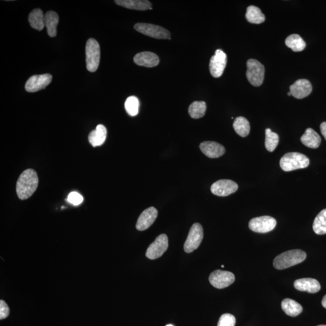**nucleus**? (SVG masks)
<instances>
[{
    "label": "nucleus",
    "mask_w": 326,
    "mask_h": 326,
    "mask_svg": "<svg viewBox=\"0 0 326 326\" xmlns=\"http://www.w3.org/2000/svg\"><path fill=\"white\" fill-rule=\"evenodd\" d=\"M59 16L54 11H49L44 16L45 27H46L48 35L50 37H55L57 35V26Z\"/></svg>",
    "instance_id": "22"
},
{
    "label": "nucleus",
    "mask_w": 326,
    "mask_h": 326,
    "mask_svg": "<svg viewBox=\"0 0 326 326\" xmlns=\"http://www.w3.org/2000/svg\"><path fill=\"white\" fill-rule=\"evenodd\" d=\"M285 44L286 46L292 50V51L296 52H302L306 47L305 41L300 35L297 34L289 36L286 39Z\"/></svg>",
    "instance_id": "27"
},
{
    "label": "nucleus",
    "mask_w": 326,
    "mask_h": 326,
    "mask_svg": "<svg viewBox=\"0 0 326 326\" xmlns=\"http://www.w3.org/2000/svg\"><path fill=\"white\" fill-rule=\"evenodd\" d=\"M134 63L138 66L146 67H154L160 63L159 56L151 52H143L138 53L134 58Z\"/></svg>",
    "instance_id": "17"
},
{
    "label": "nucleus",
    "mask_w": 326,
    "mask_h": 326,
    "mask_svg": "<svg viewBox=\"0 0 326 326\" xmlns=\"http://www.w3.org/2000/svg\"><path fill=\"white\" fill-rule=\"evenodd\" d=\"M158 211L154 207H151L143 211L138 219L136 229L139 231H145L150 228L156 220Z\"/></svg>",
    "instance_id": "14"
},
{
    "label": "nucleus",
    "mask_w": 326,
    "mask_h": 326,
    "mask_svg": "<svg viewBox=\"0 0 326 326\" xmlns=\"http://www.w3.org/2000/svg\"><path fill=\"white\" fill-rule=\"evenodd\" d=\"M322 304L323 307L326 309V295L323 298Z\"/></svg>",
    "instance_id": "36"
},
{
    "label": "nucleus",
    "mask_w": 326,
    "mask_h": 326,
    "mask_svg": "<svg viewBox=\"0 0 326 326\" xmlns=\"http://www.w3.org/2000/svg\"><path fill=\"white\" fill-rule=\"evenodd\" d=\"M320 130H321V133L326 140V122H323L320 125Z\"/></svg>",
    "instance_id": "35"
},
{
    "label": "nucleus",
    "mask_w": 326,
    "mask_h": 326,
    "mask_svg": "<svg viewBox=\"0 0 326 326\" xmlns=\"http://www.w3.org/2000/svg\"><path fill=\"white\" fill-rule=\"evenodd\" d=\"M168 246L167 236L164 234L160 235L148 247L146 256L151 260L157 259L166 251Z\"/></svg>",
    "instance_id": "9"
},
{
    "label": "nucleus",
    "mask_w": 326,
    "mask_h": 326,
    "mask_svg": "<svg viewBox=\"0 0 326 326\" xmlns=\"http://www.w3.org/2000/svg\"><path fill=\"white\" fill-rule=\"evenodd\" d=\"M265 147L267 150L272 153L279 144V135L272 132L271 129L267 128L265 130Z\"/></svg>",
    "instance_id": "30"
},
{
    "label": "nucleus",
    "mask_w": 326,
    "mask_h": 326,
    "mask_svg": "<svg viewBox=\"0 0 326 326\" xmlns=\"http://www.w3.org/2000/svg\"><path fill=\"white\" fill-rule=\"evenodd\" d=\"M166 326H173L172 325H167Z\"/></svg>",
    "instance_id": "38"
},
{
    "label": "nucleus",
    "mask_w": 326,
    "mask_h": 326,
    "mask_svg": "<svg viewBox=\"0 0 326 326\" xmlns=\"http://www.w3.org/2000/svg\"><path fill=\"white\" fill-rule=\"evenodd\" d=\"M52 81V77L50 74L33 75L26 82L25 89L29 92H37L46 88Z\"/></svg>",
    "instance_id": "12"
},
{
    "label": "nucleus",
    "mask_w": 326,
    "mask_h": 326,
    "mask_svg": "<svg viewBox=\"0 0 326 326\" xmlns=\"http://www.w3.org/2000/svg\"><path fill=\"white\" fill-rule=\"evenodd\" d=\"M38 177L34 170L27 169L22 172L16 182V193L21 200H25L32 196L37 189Z\"/></svg>",
    "instance_id": "1"
},
{
    "label": "nucleus",
    "mask_w": 326,
    "mask_h": 326,
    "mask_svg": "<svg viewBox=\"0 0 326 326\" xmlns=\"http://www.w3.org/2000/svg\"><path fill=\"white\" fill-rule=\"evenodd\" d=\"M227 62V55L223 50L218 49L210 59L209 69L213 77L218 78L223 75Z\"/></svg>",
    "instance_id": "11"
},
{
    "label": "nucleus",
    "mask_w": 326,
    "mask_h": 326,
    "mask_svg": "<svg viewBox=\"0 0 326 326\" xmlns=\"http://www.w3.org/2000/svg\"><path fill=\"white\" fill-rule=\"evenodd\" d=\"M276 224V220L274 218L269 216H263L250 220L249 228L255 233H266L272 231Z\"/></svg>",
    "instance_id": "8"
},
{
    "label": "nucleus",
    "mask_w": 326,
    "mask_h": 326,
    "mask_svg": "<svg viewBox=\"0 0 326 326\" xmlns=\"http://www.w3.org/2000/svg\"><path fill=\"white\" fill-rule=\"evenodd\" d=\"M86 69L89 72H95L99 67L100 60L99 44L93 38L89 39L85 47Z\"/></svg>",
    "instance_id": "4"
},
{
    "label": "nucleus",
    "mask_w": 326,
    "mask_h": 326,
    "mask_svg": "<svg viewBox=\"0 0 326 326\" xmlns=\"http://www.w3.org/2000/svg\"><path fill=\"white\" fill-rule=\"evenodd\" d=\"M135 30L150 37L159 39H170V33L163 27L148 23H137Z\"/></svg>",
    "instance_id": "6"
},
{
    "label": "nucleus",
    "mask_w": 326,
    "mask_h": 326,
    "mask_svg": "<svg viewBox=\"0 0 326 326\" xmlns=\"http://www.w3.org/2000/svg\"><path fill=\"white\" fill-rule=\"evenodd\" d=\"M67 201L74 206H79L83 202V198L80 193L77 192H72L69 194Z\"/></svg>",
    "instance_id": "33"
},
{
    "label": "nucleus",
    "mask_w": 326,
    "mask_h": 326,
    "mask_svg": "<svg viewBox=\"0 0 326 326\" xmlns=\"http://www.w3.org/2000/svg\"><path fill=\"white\" fill-rule=\"evenodd\" d=\"M236 319L233 315L224 314L219 319L218 326H235Z\"/></svg>",
    "instance_id": "32"
},
{
    "label": "nucleus",
    "mask_w": 326,
    "mask_h": 326,
    "mask_svg": "<svg viewBox=\"0 0 326 326\" xmlns=\"http://www.w3.org/2000/svg\"><path fill=\"white\" fill-rule=\"evenodd\" d=\"M117 5L129 9L147 10L152 9V4L147 0H116Z\"/></svg>",
    "instance_id": "19"
},
{
    "label": "nucleus",
    "mask_w": 326,
    "mask_h": 326,
    "mask_svg": "<svg viewBox=\"0 0 326 326\" xmlns=\"http://www.w3.org/2000/svg\"><path fill=\"white\" fill-rule=\"evenodd\" d=\"M201 151L210 159H217L226 153L224 146L217 142H204L199 146Z\"/></svg>",
    "instance_id": "16"
},
{
    "label": "nucleus",
    "mask_w": 326,
    "mask_h": 326,
    "mask_svg": "<svg viewBox=\"0 0 326 326\" xmlns=\"http://www.w3.org/2000/svg\"><path fill=\"white\" fill-rule=\"evenodd\" d=\"M107 130L103 125H97L95 130L92 131L88 136V140L93 147L102 145L105 142Z\"/></svg>",
    "instance_id": "21"
},
{
    "label": "nucleus",
    "mask_w": 326,
    "mask_h": 326,
    "mask_svg": "<svg viewBox=\"0 0 326 326\" xmlns=\"http://www.w3.org/2000/svg\"><path fill=\"white\" fill-rule=\"evenodd\" d=\"M9 313L10 309L7 303L4 300H0V319H6Z\"/></svg>",
    "instance_id": "34"
},
{
    "label": "nucleus",
    "mask_w": 326,
    "mask_h": 326,
    "mask_svg": "<svg viewBox=\"0 0 326 326\" xmlns=\"http://www.w3.org/2000/svg\"><path fill=\"white\" fill-rule=\"evenodd\" d=\"M326 326V325H319V326Z\"/></svg>",
    "instance_id": "39"
},
{
    "label": "nucleus",
    "mask_w": 326,
    "mask_h": 326,
    "mask_svg": "<svg viewBox=\"0 0 326 326\" xmlns=\"http://www.w3.org/2000/svg\"><path fill=\"white\" fill-rule=\"evenodd\" d=\"M206 102L204 101H195L189 106V113L193 119H200L206 114Z\"/></svg>",
    "instance_id": "28"
},
{
    "label": "nucleus",
    "mask_w": 326,
    "mask_h": 326,
    "mask_svg": "<svg viewBox=\"0 0 326 326\" xmlns=\"http://www.w3.org/2000/svg\"><path fill=\"white\" fill-rule=\"evenodd\" d=\"M288 95H289V96H290V95H292L290 91L288 92Z\"/></svg>",
    "instance_id": "37"
},
{
    "label": "nucleus",
    "mask_w": 326,
    "mask_h": 326,
    "mask_svg": "<svg viewBox=\"0 0 326 326\" xmlns=\"http://www.w3.org/2000/svg\"><path fill=\"white\" fill-rule=\"evenodd\" d=\"M282 308L284 313L292 317L299 316L303 311L302 305L291 299H285L282 301Z\"/></svg>",
    "instance_id": "23"
},
{
    "label": "nucleus",
    "mask_w": 326,
    "mask_h": 326,
    "mask_svg": "<svg viewBox=\"0 0 326 326\" xmlns=\"http://www.w3.org/2000/svg\"><path fill=\"white\" fill-rule=\"evenodd\" d=\"M313 91V86L307 80H299L290 86L292 96L296 99H302L308 96Z\"/></svg>",
    "instance_id": "15"
},
{
    "label": "nucleus",
    "mask_w": 326,
    "mask_h": 326,
    "mask_svg": "<svg viewBox=\"0 0 326 326\" xmlns=\"http://www.w3.org/2000/svg\"><path fill=\"white\" fill-rule=\"evenodd\" d=\"M295 288L300 291H306L311 294L317 293L321 289V285L316 279L304 278L298 279L294 283Z\"/></svg>",
    "instance_id": "18"
},
{
    "label": "nucleus",
    "mask_w": 326,
    "mask_h": 326,
    "mask_svg": "<svg viewBox=\"0 0 326 326\" xmlns=\"http://www.w3.org/2000/svg\"><path fill=\"white\" fill-rule=\"evenodd\" d=\"M246 78L249 82L254 86L262 85L265 77V67L257 60L251 59L246 63Z\"/></svg>",
    "instance_id": "5"
},
{
    "label": "nucleus",
    "mask_w": 326,
    "mask_h": 326,
    "mask_svg": "<svg viewBox=\"0 0 326 326\" xmlns=\"http://www.w3.org/2000/svg\"><path fill=\"white\" fill-rule=\"evenodd\" d=\"M204 237L203 229L200 224L193 225L188 235L184 245V251L187 253L192 252L198 248Z\"/></svg>",
    "instance_id": "7"
},
{
    "label": "nucleus",
    "mask_w": 326,
    "mask_h": 326,
    "mask_svg": "<svg viewBox=\"0 0 326 326\" xmlns=\"http://www.w3.org/2000/svg\"><path fill=\"white\" fill-rule=\"evenodd\" d=\"M44 15L40 9H35L30 12L29 21L31 27L35 30L41 31L45 27Z\"/></svg>",
    "instance_id": "24"
},
{
    "label": "nucleus",
    "mask_w": 326,
    "mask_h": 326,
    "mask_svg": "<svg viewBox=\"0 0 326 326\" xmlns=\"http://www.w3.org/2000/svg\"><path fill=\"white\" fill-rule=\"evenodd\" d=\"M238 189V185L230 179H221L211 186V192L218 196H227L234 193Z\"/></svg>",
    "instance_id": "13"
},
{
    "label": "nucleus",
    "mask_w": 326,
    "mask_h": 326,
    "mask_svg": "<svg viewBox=\"0 0 326 326\" xmlns=\"http://www.w3.org/2000/svg\"><path fill=\"white\" fill-rule=\"evenodd\" d=\"M310 164V160L305 155L299 153H289L280 159V165L285 172L305 168Z\"/></svg>",
    "instance_id": "3"
},
{
    "label": "nucleus",
    "mask_w": 326,
    "mask_h": 326,
    "mask_svg": "<svg viewBox=\"0 0 326 326\" xmlns=\"http://www.w3.org/2000/svg\"><path fill=\"white\" fill-rule=\"evenodd\" d=\"M221 267H222V268H224V265H222Z\"/></svg>",
    "instance_id": "40"
},
{
    "label": "nucleus",
    "mask_w": 326,
    "mask_h": 326,
    "mask_svg": "<svg viewBox=\"0 0 326 326\" xmlns=\"http://www.w3.org/2000/svg\"><path fill=\"white\" fill-rule=\"evenodd\" d=\"M139 100L136 96H130L126 99L125 107L126 112L131 116H136L139 111Z\"/></svg>",
    "instance_id": "31"
},
{
    "label": "nucleus",
    "mask_w": 326,
    "mask_h": 326,
    "mask_svg": "<svg viewBox=\"0 0 326 326\" xmlns=\"http://www.w3.org/2000/svg\"><path fill=\"white\" fill-rule=\"evenodd\" d=\"M313 230L317 235L326 234V209L321 211L315 219Z\"/></svg>",
    "instance_id": "29"
},
{
    "label": "nucleus",
    "mask_w": 326,
    "mask_h": 326,
    "mask_svg": "<svg viewBox=\"0 0 326 326\" xmlns=\"http://www.w3.org/2000/svg\"><path fill=\"white\" fill-rule=\"evenodd\" d=\"M246 18L250 23L261 24L265 21V16L259 8L249 5L246 9Z\"/></svg>",
    "instance_id": "25"
},
{
    "label": "nucleus",
    "mask_w": 326,
    "mask_h": 326,
    "mask_svg": "<svg viewBox=\"0 0 326 326\" xmlns=\"http://www.w3.org/2000/svg\"><path fill=\"white\" fill-rule=\"evenodd\" d=\"M300 140L306 147L313 149L319 148L322 142L321 137L312 128L306 129Z\"/></svg>",
    "instance_id": "20"
},
{
    "label": "nucleus",
    "mask_w": 326,
    "mask_h": 326,
    "mask_svg": "<svg viewBox=\"0 0 326 326\" xmlns=\"http://www.w3.org/2000/svg\"><path fill=\"white\" fill-rule=\"evenodd\" d=\"M235 275L231 272L216 270L211 273L209 282L213 286L217 289H224L234 283Z\"/></svg>",
    "instance_id": "10"
},
{
    "label": "nucleus",
    "mask_w": 326,
    "mask_h": 326,
    "mask_svg": "<svg viewBox=\"0 0 326 326\" xmlns=\"http://www.w3.org/2000/svg\"><path fill=\"white\" fill-rule=\"evenodd\" d=\"M306 253L301 249L289 250L274 258L273 266L277 269H286L302 263L306 259Z\"/></svg>",
    "instance_id": "2"
},
{
    "label": "nucleus",
    "mask_w": 326,
    "mask_h": 326,
    "mask_svg": "<svg viewBox=\"0 0 326 326\" xmlns=\"http://www.w3.org/2000/svg\"><path fill=\"white\" fill-rule=\"evenodd\" d=\"M236 133L242 137L248 136L250 132V125L248 120L244 117H238L233 123Z\"/></svg>",
    "instance_id": "26"
}]
</instances>
